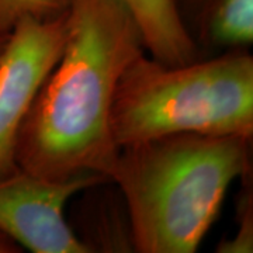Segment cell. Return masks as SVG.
Returning a JSON list of instances; mask_svg holds the SVG:
<instances>
[{
	"mask_svg": "<svg viewBox=\"0 0 253 253\" xmlns=\"http://www.w3.org/2000/svg\"><path fill=\"white\" fill-rule=\"evenodd\" d=\"M252 139L179 132L121 146L109 180L124 200L134 251L196 252L252 163Z\"/></svg>",
	"mask_w": 253,
	"mask_h": 253,
	"instance_id": "2",
	"label": "cell"
},
{
	"mask_svg": "<svg viewBox=\"0 0 253 253\" xmlns=\"http://www.w3.org/2000/svg\"><path fill=\"white\" fill-rule=\"evenodd\" d=\"M142 37L145 52L166 65L199 59V49L181 17L179 0H120Z\"/></svg>",
	"mask_w": 253,
	"mask_h": 253,
	"instance_id": "7",
	"label": "cell"
},
{
	"mask_svg": "<svg viewBox=\"0 0 253 253\" xmlns=\"http://www.w3.org/2000/svg\"><path fill=\"white\" fill-rule=\"evenodd\" d=\"M241 189L236 200L235 221L238 229L231 239L221 241L217 252L251 253L253 252V179L252 163L239 176Z\"/></svg>",
	"mask_w": 253,
	"mask_h": 253,
	"instance_id": "8",
	"label": "cell"
},
{
	"mask_svg": "<svg viewBox=\"0 0 253 253\" xmlns=\"http://www.w3.org/2000/svg\"><path fill=\"white\" fill-rule=\"evenodd\" d=\"M9 38H10V33H1V31H0V55H1V52L4 51V48H6V45H7Z\"/></svg>",
	"mask_w": 253,
	"mask_h": 253,
	"instance_id": "11",
	"label": "cell"
},
{
	"mask_svg": "<svg viewBox=\"0 0 253 253\" xmlns=\"http://www.w3.org/2000/svg\"><path fill=\"white\" fill-rule=\"evenodd\" d=\"M68 13L48 21L20 20L0 55V179L18 168V135L42 82L62 54Z\"/></svg>",
	"mask_w": 253,
	"mask_h": 253,
	"instance_id": "5",
	"label": "cell"
},
{
	"mask_svg": "<svg viewBox=\"0 0 253 253\" xmlns=\"http://www.w3.org/2000/svg\"><path fill=\"white\" fill-rule=\"evenodd\" d=\"M23 249L13 239L0 231V253H18Z\"/></svg>",
	"mask_w": 253,
	"mask_h": 253,
	"instance_id": "10",
	"label": "cell"
},
{
	"mask_svg": "<svg viewBox=\"0 0 253 253\" xmlns=\"http://www.w3.org/2000/svg\"><path fill=\"white\" fill-rule=\"evenodd\" d=\"M179 7L200 58L252 46L253 0H179Z\"/></svg>",
	"mask_w": 253,
	"mask_h": 253,
	"instance_id": "6",
	"label": "cell"
},
{
	"mask_svg": "<svg viewBox=\"0 0 253 253\" xmlns=\"http://www.w3.org/2000/svg\"><path fill=\"white\" fill-rule=\"evenodd\" d=\"M144 52L138 26L120 0H75L62 54L21 126L18 168L48 180L84 173L109 179L120 149L110 131L116 89Z\"/></svg>",
	"mask_w": 253,
	"mask_h": 253,
	"instance_id": "1",
	"label": "cell"
},
{
	"mask_svg": "<svg viewBox=\"0 0 253 253\" xmlns=\"http://www.w3.org/2000/svg\"><path fill=\"white\" fill-rule=\"evenodd\" d=\"M110 131L118 148L179 132L253 138L252 54L231 51L184 65L141 54L118 81Z\"/></svg>",
	"mask_w": 253,
	"mask_h": 253,
	"instance_id": "3",
	"label": "cell"
},
{
	"mask_svg": "<svg viewBox=\"0 0 253 253\" xmlns=\"http://www.w3.org/2000/svg\"><path fill=\"white\" fill-rule=\"evenodd\" d=\"M75 0H0V31L10 33L23 18L48 21L68 13Z\"/></svg>",
	"mask_w": 253,
	"mask_h": 253,
	"instance_id": "9",
	"label": "cell"
},
{
	"mask_svg": "<svg viewBox=\"0 0 253 253\" xmlns=\"http://www.w3.org/2000/svg\"><path fill=\"white\" fill-rule=\"evenodd\" d=\"M109 179L84 173L68 180H48L17 168L0 179V231L34 253H89L65 218L75 194Z\"/></svg>",
	"mask_w": 253,
	"mask_h": 253,
	"instance_id": "4",
	"label": "cell"
}]
</instances>
